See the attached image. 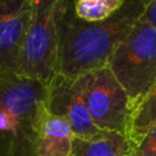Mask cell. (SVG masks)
<instances>
[{"label":"cell","instance_id":"cell-1","mask_svg":"<svg viewBox=\"0 0 156 156\" xmlns=\"http://www.w3.org/2000/svg\"><path fill=\"white\" fill-rule=\"evenodd\" d=\"M145 2V0H126L123 6L110 18L88 23L76 17L73 1L58 0L56 73L78 77L107 66L116 46L139 21Z\"/></svg>","mask_w":156,"mask_h":156},{"label":"cell","instance_id":"cell-2","mask_svg":"<svg viewBox=\"0 0 156 156\" xmlns=\"http://www.w3.org/2000/svg\"><path fill=\"white\" fill-rule=\"evenodd\" d=\"M46 95L45 84L0 69V156H37Z\"/></svg>","mask_w":156,"mask_h":156},{"label":"cell","instance_id":"cell-3","mask_svg":"<svg viewBox=\"0 0 156 156\" xmlns=\"http://www.w3.org/2000/svg\"><path fill=\"white\" fill-rule=\"evenodd\" d=\"M107 67L135 106L156 83V30L139 18L113 50Z\"/></svg>","mask_w":156,"mask_h":156},{"label":"cell","instance_id":"cell-4","mask_svg":"<svg viewBox=\"0 0 156 156\" xmlns=\"http://www.w3.org/2000/svg\"><path fill=\"white\" fill-rule=\"evenodd\" d=\"M58 0H33V17L23 43L17 73L48 84L57 68Z\"/></svg>","mask_w":156,"mask_h":156},{"label":"cell","instance_id":"cell-5","mask_svg":"<svg viewBox=\"0 0 156 156\" xmlns=\"http://www.w3.org/2000/svg\"><path fill=\"white\" fill-rule=\"evenodd\" d=\"M84 100L98 129L127 136L130 101L107 66L84 74Z\"/></svg>","mask_w":156,"mask_h":156},{"label":"cell","instance_id":"cell-6","mask_svg":"<svg viewBox=\"0 0 156 156\" xmlns=\"http://www.w3.org/2000/svg\"><path fill=\"white\" fill-rule=\"evenodd\" d=\"M46 111L65 118L76 138H90L100 132L93 123L84 100V74L67 77L55 73L46 84Z\"/></svg>","mask_w":156,"mask_h":156},{"label":"cell","instance_id":"cell-7","mask_svg":"<svg viewBox=\"0 0 156 156\" xmlns=\"http://www.w3.org/2000/svg\"><path fill=\"white\" fill-rule=\"evenodd\" d=\"M33 0H0V69L17 72Z\"/></svg>","mask_w":156,"mask_h":156},{"label":"cell","instance_id":"cell-8","mask_svg":"<svg viewBox=\"0 0 156 156\" xmlns=\"http://www.w3.org/2000/svg\"><path fill=\"white\" fill-rule=\"evenodd\" d=\"M132 149L124 134L100 130L90 138L74 136L71 156H130Z\"/></svg>","mask_w":156,"mask_h":156},{"label":"cell","instance_id":"cell-9","mask_svg":"<svg viewBox=\"0 0 156 156\" xmlns=\"http://www.w3.org/2000/svg\"><path fill=\"white\" fill-rule=\"evenodd\" d=\"M74 134L68 122L48 113L39 135L37 156H71Z\"/></svg>","mask_w":156,"mask_h":156},{"label":"cell","instance_id":"cell-10","mask_svg":"<svg viewBox=\"0 0 156 156\" xmlns=\"http://www.w3.org/2000/svg\"><path fill=\"white\" fill-rule=\"evenodd\" d=\"M156 124V83L141 98V100L132 107L127 138L134 147L147 132Z\"/></svg>","mask_w":156,"mask_h":156},{"label":"cell","instance_id":"cell-11","mask_svg":"<svg viewBox=\"0 0 156 156\" xmlns=\"http://www.w3.org/2000/svg\"><path fill=\"white\" fill-rule=\"evenodd\" d=\"M126 0H74L73 12L77 18L96 23L102 22L115 15L124 4Z\"/></svg>","mask_w":156,"mask_h":156},{"label":"cell","instance_id":"cell-12","mask_svg":"<svg viewBox=\"0 0 156 156\" xmlns=\"http://www.w3.org/2000/svg\"><path fill=\"white\" fill-rule=\"evenodd\" d=\"M130 156H156V124L132 149Z\"/></svg>","mask_w":156,"mask_h":156},{"label":"cell","instance_id":"cell-13","mask_svg":"<svg viewBox=\"0 0 156 156\" xmlns=\"http://www.w3.org/2000/svg\"><path fill=\"white\" fill-rule=\"evenodd\" d=\"M140 20L151 26L156 30V0H150L145 2Z\"/></svg>","mask_w":156,"mask_h":156}]
</instances>
